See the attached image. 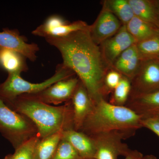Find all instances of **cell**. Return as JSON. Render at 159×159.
I'll use <instances>...</instances> for the list:
<instances>
[{
	"instance_id": "d4e9b609",
	"label": "cell",
	"mask_w": 159,
	"mask_h": 159,
	"mask_svg": "<svg viewBox=\"0 0 159 159\" xmlns=\"http://www.w3.org/2000/svg\"><path fill=\"white\" fill-rule=\"evenodd\" d=\"M51 159H82L72 145L61 139Z\"/></svg>"
},
{
	"instance_id": "277c9868",
	"label": "cell",
	"mask_w": 159,
	"mask_h": 159,
	"mask_svg": "<svg viewBox=\"0 0 159 159\" xmlns=\"http://www.w3.org/2000/svg\"><path fill=\"white\" fill-rule=\"evenodd\" d=\"M0 133L15 150L38 136V131L29 118L11 109L0 98Z\"/></svg>"
},
{
	"instance_id": "d6986e66",
	"label": "cell",
	"mask_w": 159,
	"mask_h": 159,
	"mask_svg": "<svg viewBox=\"0 0 159 159\" xmlns=\"http://www.w3.org/2000/svg\"><path fill=\"white\" fill-rule=\"evenodd\" d=\"M125 26L137 43L159 33V29L155 26L134 16Z\"/></svg>"
},
{
	"instance_id": "7c38bea8",
	"label": "cell",
	"mask_w": 159,
	"mask_h": 159,
	"mask_svg": "<svg viewBox=\"0 0 159 159\" xmlns=\"http://www.w3.org/2000/svg\"><path fill=\"white\" fill-rule=\"evenodd\" d=\"M122 25L112 12L102 8L93 25H89L91 38L97 44H100L115 35Z\"/></svg>"
},
{
	"instance_id": "30bf717a",
	"label": "cell",
	"mask_w": 159,
	"mask_h": 159,
	"mask_svg": "<svg viewBox=\"0 0 159 159\" xmlns=\"http://www.w3.org/2000/svg\"><path fill=\"white\" fill-rule=\"evenodd\" d=\"M137 43L129 34L125 25H122L115 35L106 40L99 46L105 62L111 69L114 63L123 51Z\"/></svg>"
},
{
	"instance_id": "f1b7e54d",
	"label": "cell",
	"mask_w": 159,
	"mask_h": 159,
	"mask_svg": "<svg viewBox=\"0 0 159 159\" xmlns=\"http://www.w3.org/2000/svg\"><path fill=\"white\" fill-rule=\"evenodd\" d=\"M142 159H158L157 157L152 155H148L143 157Z\"/></svg>"
},
{
	"instance_id": "83f0119b",
	"label": "cell",
	"mask_w": 159,
	"mask_h": 159,
	"mask_svg": "<svg viewBox=\"0 0 159 159\" xmlns=\"http://www.w3.org/2000/svg\"><path fill=\"white\" fill-rule=\"evenodd\" d=\"M125 157V159H142L144 156L139 151L130 149Z\"/></svg>"
},
{
	"instance_id": "4fadbf2b",
	"label": "cell",
	"mask_w": 159,
	"mask_h": 159,
	"mask_svg": "<svg viewBox=\"0 0 159 159\" xmlns=\"http://www.w3.org/2000/svg\"><path fill=\"white\" fill-rule=\"evenodd\" d=\"M74 114V129L80 131L94 107L86 89L80 80L71 99Z\"/></svg>"
},
{
	"instance_id": "7a4b0ae2",
	"label": "cell",
	"mask_w": 159,
	"mask_h": 159,
	"mask_svg": "<svg viewBox=\"0 0 159 159\" xmlns=\"http://www.w3.org/2000/svg\"><path fill=\"white\" fill-rule=\"evenodd\" d=\"M4 102L11 109L25 115L33 122L38 129V137L40 139L74 129L71 100L64 105L56 106L41 102L29 94H23Z\"/></svg>"
},
{
	"instance_id": "ac0fdd59",
	"label": "cell",
	"mask_w": 159,
	"mask_h": 159,
	"mask_svg": "<svg viewBox=\"0 0 159 159\" xmlns=\"http://www.w3.org/2000/svg\"><path fill=\"white\" fill-rule=\"evenodd\" d=\"M134 16L159 29L157 11L155 1L128 0Z\"/></svg>"
},
{
	"instance_id": "484cf974",
	"label": "cell",
	"mask_w": 159,
	"mask_h": 159,
	"mask_svg": "<svg viewBox=\"0 0 159 159\" xmlns=\"http://www.w3.org/2000/svg\"><path fill=\"white\" fill-rule=\"evenodd\" d=\"M122 76L119 72L111 69L107 73L104 79V92L106 97L110 93H112L122 79Z\"/></svg>"
},
{
	"instance_id": "ffe728a7",
	"label": "cell",
	"mask_w": 159,
	"mask_h": 159,
	"mask_svg": "<svg viewBox=\"0 0 159 159\" xmlns=\"http://www.w3.org/2000/svg\"><path fill=\"white\" fill-rule=\"evenodd\" d=\"M62 132L39 139L34 149L33 159H51L61 140Z\"/></svg>"
},
{
	"instance_id": "52a82bcc",
	"label": "cell",
	"mask_w": 159,
	"mask_h": 159,
	"mask_svg": "<svg viewBox=\"0 0 159 159\" xmlns=\"http://www.w3.org/2000/svg\"><path fill=\"white\" fill-rule=\"evenodd\" d=\"M89 25L84 21L69 23L58 15L49 16L44 22L32 31L35 36L44 38L63 37L75 31L88 29Z\"/></svg>"
},
{
	"instance_id": "ba28073f",
	"label": "cell",
	"mask_w": 159,
	"mask_h": 159,
	"mask_svg": "<svg viewBox=\"0 0 159 159\" xmlns=\"http://www.w3.org/2000/svg\"><path fill=\"white\" fill-rule=\"evenodd\" d=\"M90 137L96 145L95 159H119L121 156L125 157L130 150L122 142L124 137L116 133H103Z\"/></svg>"
},
{
	"instance_id": "5b68a950",
	"label": "cell",
	"mask_w": 159,
	"mask_h": 159,
	"mask_svg": "<svg viewBox=\"0 0 159 159\" xmlns=\"http://www.w3.org/2000/svg\"><path fill=\"white\" fill-rule=\"evenodd\" d=\"M74 72L62 63L57 65L52 77L39 83L25 80L20 74H9L6 80L0 84V98L4 102L15 99L23 94H35L43 90L61 80L75 76Z\"/></svg>"
},
{
	"instance_id": "44dd1931",
	"label": "cell",
	"mask_w": 159,
	"mask_h": 159,
	"mask_svg": "<svg viewBox=\"0 0 159 159\" xmlns=\"http://www.w3.org/2000/svg\"><path fill=\"white\" fill-rule=\"evenodd\" d=\"M102 6L112 12L122 25H127L134 16L128 0H105Z\"/></svg>"
},
{
	"instance_id": "6da1fadb",
	"label": "cell",
	"mask_w": 159,
	"mask_h": 159,
	"mask_svg": "<svg viewBox=\"0 0 159 159\" xmlns=\"http://www.w3.org/2000/svg\"><path fill=\"white\" fill-rule=\"evenodd\" d=\"M45 39L58 50L63 64L76 74L94 103L101 99H106L104 79L111 69L103 59L99 45L91 38L89 29L63 37Z\"/></svg>"
},
{
	"instance_id": "4dcf8cb0",
	"label": "cell",
	"mask_w": 159,
	"mask_h": 159,
	"mask_svg": "<svg viewBox=\"0 0 159 159\" xmlns=\"http://www.w3.org/2000/svg\"></svg>"
},
{
	"instance_id": "f546056e",
	"label": "cell",
	"mask_w": 159,
	"mask_h": 159,
	"mask_svg": "<svg viewBox=\"0 0 159 159\" xmlns=\"http://www.w3.org/2000/svg\"><path fill=\"white\" fill-rule=\"evenodd\" d=\"M155 2L156 6L157 11L158 19L159 24V1H155Z\"/></svg>"
},
{
	"instance_id": "4316f807",
	"label": "cell",
	"mask_w": 159,
	"mask_h": 159,
	"mask_svg": "<svg viewBox=\"0 0 159 159\" xmlns=\"http://www.w3.org/2000/svg\"><path fill=\"white\" fill-rule=\"evenodd\" d=\"M141 124L142 127L148 129L159 137V117L142 119Z\"/></svg>"
},
{
	"instance_id": "7402d4cb",
	"label": "cell",
	"mask_w": 159,
	"mask_h": 159,
	"mask_svg": "<svg viewBox=\"0 0 159 159\" xmlns=\"http://www.w3.org/2000/svg\"><path fill=\"white\" fill-rule=\"evenodd\" d=\"M136 46L142 61L159 58V33L137 43Z\"/></svg>"
},
{
	"instance_id": "9a60e30c",
	"label": "cell",
	"mask_w": 159,
	"mask_h": 159,
	"mask_svg": "<svg viewBox=\"0 0 159 159\" xmlns=\"http://www.w3.org/2000/svg\"><path fill=\"white\" fill-rule=\"evenodd\" d=\"M61 139L69 142L82 159H95L96 148L93 138L74 129L63 131Z\"/></svg>"
},
{
	"instance_id": "5bb4252c",
	"label": "cell",
	"mask_w": 159,
	"mask_h": 159,
	"mask_svg": "<svg viewBox=\"0 0 159 159\" xmlns=\"http://www.w3.org/2000/svg\"><path fill=\"white\" fill-rule=\"evenodd\" d=\"M125 106L142 119L159 117V91L146 94H130Z\"/></svg>"
},
{
	"instance_id": "3957f363",
	"label": "cell",
	"mask_w": 159,
	"mask_h": 159,
	"mask_svg": "<svg viewBox=\"0 0 159 159\" xmlns=\"http://www.w3.org/2000/svg\"><path fill=\"white\" fill-rule=\"evenodd\" d=\"M142 119L128 107L113 105L102 99L95 103L79 131L89 136L115 132L122 135L125 139L134 135L137 130L142 128Z\"/></svg>"
},
{
	"instance_id": "cb8c5ba5",
	"label": "cell",
	"mask_w": 159,
	"mask_h": 159,
	"mask_svg": "<svg viewBox=\"0 0 159 159\" xmlns=\"http://www.w3.org/2000/svg\"><path fill=\"white\" fill-rule=\"evenodd\" d=\"M39 138L36 136L25 142L17 149L13 154L6 155L3 159H33L34 149Z\"/></svg>"
},
{
	"instance_id": "8992f818",
	"label": "cell",
	"mask_w": 159,
	"mask_h": 159,
	"mask_svg": "<svg viewBox=\"0 0 159 159\" xmlns=\"http://www.w3.org/2000/svg\"><path fill=\"white\" fill-rule=\"evenodd\" d=\"M131 84L130 94H146L159 91V58L142 60Z\"/></svg>"
},
{
	"instance_id": "8fae6325",
	"label": "cell",
	"mask_w": 159,
	"mask_h": 159,
	"mask_svg": "<svg viewBox=\"0 0 159 159\" xmlns=\"http://www.w3.org/2000/svg\"><path fill=\"white\" fill-rule=\"evenodd\" d=\"M3 50L16 51L34 62L39 48L35 43H28V39L20 34L18 30L5 29L0 32V51Z\"/></svg>"
},
{
	"instance_id": "9c48e42d",
	"label": "cell",
	"mask_w": 159,
	"mask_h": 159,
	"mask_svg": "<svg viewBox=\"0 0 159 159\" xmlns=\"http://www.w3.org/2000/svg\"><path fill=\"white\" fill-rule=\"evenodd\" d=\"M80 80L76 75L55 82L43 90L35 94H29L31 97L49 104L57 105L67 102L72 99Z\"/></svg>"
},
{
	"instance_id": "603a6c76",
	"label": "cell",
	"mask_w": 159,
	"mask_h": 159,
	"mask_svg": "<svg viewBox=\"0 0 159 159\" xmlns=\"http://www.w3.org/2000/svg\"><path fill=\"white\" fill-rule=\"evenodd\" d=\"M131 89V81L122 76V79L112 92L109 102L113 105L125 106L128 100Z\"/></svg>"
},
{
	"instance_id": "2e32d148",
	"label": "cell",
	"mask_w": 159,
	"mask_h": 159,
	"mask_svg": "<svg viewBox=\"0 0 159 159\" xmlns=\"http://www.w3.org/2000/svg\"><path fill=\"white\" fill-rule=\"evenodd\" d=\"M141 62L142 60L136 43L119 55L114 63L111 69L119 72L131 81L138 72Z\"/></svg>"
},
{
	"instance_id": "e0dca14e",
	"label": "cell",
	"mask_w": 159,
	"mask_h": 159,
	"mask_svg": "<svg viewBox=\"0 0 159 159\" xmlns=\"http://www.w3.org/2000/svg\"><path fill=\"white\" fill-rule=\"evenodd\" d=\"M25 56L16 51L9 50L0 51V66L8 74H20L29 70Z\"/></svg>"
}]
</instances>
